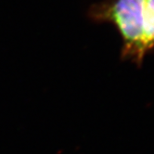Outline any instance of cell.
Masks as SVG:
<instances>
[{"label": "cell", "instance_id": "cell-1", "mask_svg": "<svg viewBox=\"0 0 154 154\" xmlns=\"http://www.w3.org/2000/svg\"><path fill=\"white\" fill-rule=\"evenodd\" d=\"M144 0H103L92 5L87 15L95 23L112 24L122 38L121 57L140 67L147 52L143 23Z\"/></svg>", "mask_w": 154, "mask_h": 154}, {"label": "cell", "instance_id": "cell-2", "mask_svg": "<svg viewBox=\"0 0 154 154\" xmlns=\"http://www.w3.org/2000/svg\"><path fill=\"white\" fill-rule=\"evenodd\" d=\"M144 42L147 54L154 52V0H144Z\"/></svg>", "mask_w": 154, "mask_h": 154}]
</instances>
